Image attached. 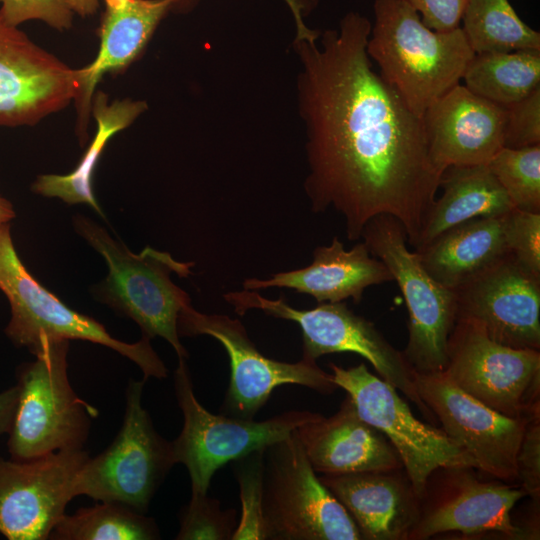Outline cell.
Segmentation results:
<instances>
[{"label": "cell", "mask_w": 540, "mask_h": 540, "mask_svg": "<svg viewBox=\"0 0 540 540\" xmlns=\"http://www.w3.org/2000/svg\"><path fill=\"white\" fill-rule=\"evenodd\" d=\"M505 114L460 83L439 97L422 116L435 167L487 164L503 147Z\"/></svg>", "instance_id": "d6986e66"}, {"label": "cell", "mask_w": 540, "mask_h": 540, "mask_svg": "<svg viewBox=\"0 0 540 540\" xmlns=\"http://www.w3.org/2000/svg\"><path fill=\"white\" fill-rule=\"evenodd\" d=\"M517 483L535 505L540 499V416L528 421L516 458Z\"/></svg>", "instance_id": "d590c367"}, {"label": "cell", "mask_w": 540, "mask_h": 540, "mask_svg": "<svg viewBox=\"0 0 540 540\" xmlns=\"http://www.w3.org/2000/svg\"><path fill=\"white\" fill-rule=\"evenodd\" d=\"M319 478L346 508L362 539L408 540L419 518L420 498L404 468Z\"/></svg>", "instance_id": "ffe728a7"}, {"label": "cell", "mask_w": 540, "mask_h": 540, "mask_svg": "<svg viewBox=\"0 0 540 540\" xmlns=\"http://www.w3.org/2000/svg\"><path fill=\"white\" fill-rule=\"evenodd\" d=\"M84 449L27 461L0 458V533L9 540H46L76 497Z\"/></svg>", "instance_id": "2e32d148"}, {"label": "cell", "mask_w": 540, "mask_h": 540, "mask_svg": "<svg viewBox=\"0 0 540 540\" xmlns=\"http://www.w3.org/2000/svg\"><path fill=\"white\" fill-rule=\"evenodd\" d=\"M415 251L429 275L455 291L510 254L503 215L453 226Z\"/></svg>", "instance_id": "cb8c5ba5"}, {"label": "cell", "mask_w": 540, "mask_h": 540, "mask_svg": "<svg viewBox=\"0 0 540 540\" xmlns=\"http://www.w3.org/2000/svg\"><path fill=\"white\" fill-rule=\"evenodd\" d=\"M68 349L69 340L42 341L33 352L36 360L18 369V402L8 440L12 460L84 448L98 411L71 387Z\"/></svg>", "instance_id": "277c9868"}, {"label": "cell", "mask_w": 540, "mask_h": 540, "mask_svg": "<svg viewBox=\"0 0 540 540\" xmlns=\"http://www.w3.org/2000/svg\"><path fill=\"white\" fill-rule=\"evenodd\" d=\"M462 79L474 94L510 106L540 87V51L475 54Z\"/></svg>", "instance_id": "4316f807"}, {"label": "cell", "mask_w": 540, "mask_h": 540, "mask_svg": "<svg viewBox=\"0 0 540 540\" xmlns=\"http://www.w3.org/2000/svg\"><path fill=\"white\" fill-rule=\"evenodd\" d=\"M454 292L457 318L475 322L500 344L540 351V278L511 254Z\"/></svg>", "instance_id": "ac0fdd59"}, {"label": "cell", "mask_w": 540, "mask_h": 540, "mask_svg": "<svg viewBox=\"0 0 540 540\" xmlns=\"http://www.w3.org/2000/svg\"><path fill=\"white\" fill-rule=\"evenodd\" d=\"M0 290L7 297L11 318L5 329L18 346L33 353L46 340H86L113 349L136 363L147 380L165 378L168 371L146 336L136 343L112 337L95 319L59 300L24 267L15 250L10 224L0 225Z\"/></svg>", "instance_id": "8992f818"}, {"label": "cell", "mask_w": 540, "mask_h": 540, "mask_svg": "<svg viewBox=\"0 0 540 540\" xmlns=\"http://www.w3.org/2000/svg\"><path fill=\"white\" fill-rule=\"evenodd\" d=\"M503 232L509 253L540 278V213L513 208L503 215Z\"/></svg>", "instance_id": "d6a6232c"}, {"label": "cell", "mask_w": 540, "mask_h": 540, "mask_svg": "<svg viewBox=\"0 0 540 540\" xmlns=\"http://www.w3.org/2000/svg\"><path fill=\"white\" fill-rule=\"evenodd\" d=\"M73 13L68 0H0V15L13 26L40 20L59 31L67 30Z\"/></svg>", "instance_id": "e575fe53"}, {"label": "cell", "mask_w": 540, "mask_h": 540, "mask_svg": "<svg viewBox=\"0 0 540 540\" xmlns=\"http://www.w3.org/2000/svg\"><path fill=\"white\" fill-rule=\"evenodd\" d=\"M333 382L350 396L358 415L396 449L419 498L430 474L440 467L475 468L470 455L441 428L417 419L398 390L373 375L364 363L343 368L329 363Z\"/></svg>", "instance_id": "7c38bea8"}, {"label": "cell", "mask_w": 540, "mask_h": 540, "mask_svg": "<svg viewBox=\"0 0 540 540\" xmlns=\"http://www.w3.org/2000/svg\"><path fill=\"white\" fill-rule=\"evenodd\" d=\"M15 217L12 204L0 196V225L9 223Z\"/></svg>", "instance_id": "60d3db41"}, {"label": "cell", "mask_w": 540, "mask_h": 540, "mask_svg": "<svg viewBox=\"0 0 540 540\" xmlns=\"http://www.w3.org/2000/svg\"><path fill=\"white\" fill-rule=\"evenodd\" d=\"M439 187L443 193L432 203L415 249L453 226L479 217L501 216L514 208L487 164L449 166Z\"/></svg>", "instance_id": "d4e9b609"}, {"label": "cell", "mask_w": 540, "mask_h": 540, "mask_svg": "<svg viewBox=\"0 0 540 540\" xmlns=\"http://www.w3.org/2000/svg\"><path fill=\"white\" fill-rule=\"evenodd\" d=\"M76 232L108 266V275L93 293L102 303L135 321L142 336H159L175 350L178 359L188 353L180 342L177 321L183 308L191 304L187 292L176 286L170 274L186 278L194 262H180L168 252L145 247L135 254L107 231L82 215L73 218Z\"/></svg>", "instance_id": "3957f363"}, {"label": "cell", "mask_w": 540, "mask_h": 540, "mask_svg": "<svg viewBox=\"0 0 540 540\" xmlns=\"http://www.w3.org/2000/svg\"><path fill=\"white\" fill-rule=\"evenodd\" d=\"M74 13L82 17L94 14L99 6V0H68Z\"/></svg>", "instance_id": "ab89813d"}, {"label": "cell", "mask_w": 540, "mask_h": 540, "mask_svg": "<svg viewBox=\"0 0 540 540\" xmlns=\"http://www.w3.org/2000/svg\"><path fill=\"white\" fill-rule=\"evenodd\" d=\"M366 50L381 77L420 118L460 83L475 53L461 27L428 28L405 0H375Z\"/></svg>", "instance_id": "7a4b0ae2"}, {"label": "cell", "mask_w": 540, "mask_h": 540, "mask_svg": "<svg viewBox=\"0 0 540 540\" xmlns=\"http://www.w3.org/2000/svg\"><path fill=\"white\" fill-rule=\"evenodd\" d=\"M146 109L144 101L124 99L109 103L107 96L98 92L91 108L97 122V131L77 167L66 175L38 176L32 190L46 197L60 198L70 205L86 203L104 217L93 192L96 165L109 139L132 124Z\"/></svg>", "instance_id": "484cf974"}, {"label": "cell", "mask_w": 540, "mask_h": 540, "mask_svg": "<svg viewBox=\"0 0 540 540\" xmlns=\"http://www.w3.org/2000/svg\"><path fill=\"white\" fill-rule=\"evenodd\" d=\"M177 329L179 336L207 335L224 347L231 375L223 409L233 417L253 419L273 390L285 384L305 386L322 394L338 388L331 373L321 369L315 360L302 357L287 363L264 356L238 319L201 313L190 304L180 312Z\"/></svg>", "instance_id": "4fadbf2b"}, {"label": "cell", "mask_w": 540, "mask_h": 540, "mask_svg": "<svg viewBox=\"0 0 540 540\" xmlns=\"http://www.w3.org/2000/svg\"><path fill=\"white\" fill-rule=\"evenodd\" d=\"M153 519L119 502H100L64 514L50 533L52 540L159 539Z\"/></svg>", "instance_id": "f1b7e54d"}, {"label": "cell", "mask_w": 540, "mask_h": 540, "mask_svg": "<svg viewBox=\"0 0 540 540\" xmlns=\"http://www.w3.org/2000/svg\"><path fill=\"white\" fill-rule=\"evenodd\" d=\"M291 10L297 30L296 41L314 42L319 38V32L312 30L304 23V14L307 10V5L301 0H284Z\"/></svg>", "instance_id": "f35d334b"}, {"label": "cell", "mask_w": 540, "mask_h": 540, "mask_svg": "<svg viewBox=\"0 0 540 540\" xmlns=\"http://www.w3.org/2000/svg\"><path fill=\"white\" fill-rule=\"evenodd\" d=\"M474 467H440L427 479L419 518L408 540H426L458 531L465 535L500 533L529 538L511 511L526 495L517 484L481 480Z\"/></svg>", "instance_id": "5bb4252c"}, {"label": "cell", "mask_w": 540, "mask_h": 540, "mask_svg": "<svg viewBox=\"0 0 540 540\" xmlns=\"http://www.w3.org/2000/svg\"><path fill=\"white\" fill-rule=\"evenodd\" d=\"M443 371L464 392L503 415L540 416V351L500 344L475 322L457 318Z\"/></svg>", "instance_id": "8fae6325"}, {"label": "cell", "mask_w": 540, "mask_h": 540, "mask_svg": "<svg viewBox=\"0 0 540 540\" xmlns=\"http://www.w3.org/2000/svg\"><path fill=\"white\" fill-rule=\"evenodd\" d=\"M487 165L515 209L540 213V144L502 147Z\"/></svg>", "instance_id": "f546056e"}, {"label": "cell", "mask_w": 540, "mask_h": 540, "mask_svg": "<svg viewBox=\"0 0 540 540\" xmlns=\"http://www.w3.org/2000/svg\"><path fill=\"white\" fill-rule=\"evenodd\" d=\"M420 15L422 22L435 31L460 27L468 0H405Z\"/></svg>", "instance_id": "8d00e7d4"}, {"label": "cell", "mask_w": 540, "mask_h": 540, "mask_svg": "<svg viewBox=\"0 0 540 540\" xmlns=\"http://www.w3.org/2000/svg\"><path fill=\"white\" fill-rule=\"evenodd\" d=\"M503 147L518 149L540 144V87L505 107Z\"/></svg>", "instance_id": "836d02e7"}, {"label": "cell", "mask_w": 540, "mask_h": 540, "mask_svg": "<svg viewBox=\"0 0 540 540\" xmlns=\"http://www.w3.org/2000/svg\"><path fill=\"white\" fill-rule=\"evenodd\" d=\"M393 281L385 264L374 257L364 242L346 250L334 237L328 246L313 251L310 265L273 274L268 279L247 278L245 290L284 287L310 295L318 303L342 302L348 298L359 303L366 288Z\"/></svg>", "instance_id": "7402d4cb"}, {"label": "cell", "mask_w": 540, "mask_h": 540, "mask_svg": "<svg viewBox=\"0 0 540 540\" xmlns=\"http://www.w3.org/2000/svg\"><path fill=\"white\" fill-rule=\"evenodd\" d=\"M361 238L369 252L389 269L408 310V340L402 351L415 372L442 371L447 343L457 319L454 291L434 280L416 251L408 248L404 226L393 216L378 215Z\"/></svg>", "instance_id": "ba28073f"}, {"label": "cell", "mask_w": 540, "mask_h": 540, "mask_svg": "<svg viewBox=\"0 0 540 540\" xmlns=\"http://www.w3.org/2000/svg\"><path fill=\"white\" fill-rule=\"evenodd\" d=\"M174 390L183 414V427L171 441L175 464H183L191 493L207 494L212 476L230 461L288 437L321 416L308 410H290L264 421L212 414L197 400L186 359H178Z\"/></svg>", "instance_id": "9c48e42d"}, {"label": "cell", "mask_w": 540, "mask_h": 540, "mask_svg": "<svg viewBox=\"0 0 540 540\" xmlns=\"http://www.w3.org/2000/svg\"><path fill=\"white\" fill-rule=\"evenodd\" d=\"M145 381H129L122 426L112 443L97 456H89L82 466L76 496L119 502L145 514L175 465L171 441L157 433L142 405Z\"/></svg>", "instance_id": "30bf717a"}, {"label": "cell", "mask_w": 540, "mask_h": 540, "mask_svg": "<svg viewBox=\"0 0 540 540\" xmlns=\"http://www.w3.org/2000/svg\"><path fill=\"white\" fill-rule=\"evenodd\" d=\"M180 0H104L100 48L94 61L78 69L79 117L86 125L96 85L107 72L126 68L140 54L156 27Z\"/></svg>", "instance_id": "603a6c76"}, {"label": "cell", "mask_w": 540, "mask_h": 540, "mask_svg": "<svg viewBox=\"0 0 540 540\" xmlns=\"http://www.w3.org/2000/svg\"><path fill=\"white\" fill-rule=\"evenodd\" d=\"M415 383L441 429L470 455L477 471L518 485L516 458L529 420L488 407L460 389L443 370L415 372Z\"/></svg>", "instance_id": "9a60e30c"}, {"label": "cell", "mask_w": 540, "mask_h": 540, "mask_svg": "<svg viewBox=\"0 0 540 540\" xmlns=\"http://www.w3.org/2000/svg\"><path fill=\"white\" fill-rule=\"evenodd\" d=\"M79 91L78 69L0 15V126L37 124L76 100Z\"/></svg>", "instance_id": "e0dca14e"}, {"label": "cell", "mask_w": 540, "mask_h": 540, "mask_svg": "<svg viewBox=\"0 0 540 540\" xmlns=\"http://www.w3.org/2000/svg\"><path fill=\"white\" fill-rule=\"evenodd\" d=\"M461 21L475 54L540 51V33L521 20L509 0H468Z\"/></svg>", "instance_id": "83f0119b"}, {"label": "cell", "mask_w": 540, "mask_h": 540, "mask_svg": "<svg viewBox=\"0 0 540 540\" xmlns=\"http://www.w3.org/2000/svg\"><path fill=\"white\" fill-rule=\"evenodd\" d=\"M235 510H222L220 503L207 494H193L183 508L178 540L232 539L236 528Z\"/></svg>", "instance_id": "4dcf8cb0"}, {"label": "cell", "mask_w": 540, "mask_h": 540, "mask_svg": "<svg viewBox=\"0 0 540 540\" xmlns=\"http://www.w3.org/2000/svg\"><path fill=\"white\" fill-rule=\"evenodd\" d=\"M264 539L360 540L361 533L313 469L296 430L264 450Z\"/></svg>", "instance_id": "5b68a950"}, {"label": "cell", "mask_w": 540, "mask_h": 540, "mask_svg": "<svg viewBox=\"0 0 540 540\" xmlns=\"http://www.w3.org/2000/svg\"><path fill=\"white\" fill-rule=\"evenodd\" d=\"M307 458L317 473L339 475L403 468L389 440L357 413L349 395L330 417L296 429Z\"/></svg>", "instance_id": "44dd1931"}, {"label": "cell", "mask_w": 540, "mask_h": 540, "mask_svg": "<svg viewBox=\"0 0 540 540\" xmlns=\"http://www.w3.org/2000/svg\"><path fill=\"white\" fill-rule=\"evenodd\" d=\"M371 26L350 11L320 46L296 41L310 169L305 191L314 212L342 215L348 240L384 214L404 226L415 247L442 172L430 158L422 118L373 68Z\"/></svg>", "instance_id": "6da1fadb"}, {"label": "cell", "mask_w": 540, "mask_h": 540, "mask_svg": "<svg viewBox=\"0 0 540 540\" xmlns=\"http://www.w3.org/2000/svg\"><path fill=\"white\" fill-rule=\"evenodd\" d=\"M18 386L0 393V435L9 433L18 402Z\"/></svg>", "instance_id": "74e56055"}, {"label": "cell", "mask_w": 540, "mask_h": 540, "mask_svg": "<svg viewBox=\"0 0 540 540\" xmlns=\"http://www.w3.org/2000/svg\"><path fill=\"white\" fill-rule=\"evenodd\" d=\"M223 298L241 316L257 309L274 318L297 323L302 332V357L316 361L325 354L344 352L362 356L380 378L402 392L427 420L436 422L419 397L415 371L403 352L396 349L371 321L354 313L344 301L319 303L312 309H297L284 298L268 299L255 290L245 289L225 293Z\"/></svg>", "instance_id": "52a82bcc"}, {"label": "cell", "mask_w": 540, "mask_h": 540, "mask_svg": "<svg viewBox=\"0 0 540 540\" xmlns=\"http://www.w3.org/2000/svg\"><path fill=\"white\" fill-rule=\"evenodd\" d=\"M264 450L254 451L239 461L236 473L241 488L242 515L232 539H264L262 488Z\"/></svg>", "instance_id": "1f68e13d"}]
</instances>
